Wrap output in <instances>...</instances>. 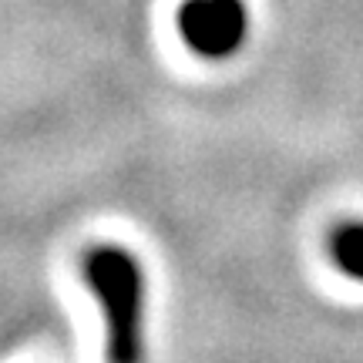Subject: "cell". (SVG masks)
Listing matches in <instances>:
<instances>
[{
  "label": "cell",
  "instance_id": "6da1fadb",
  "mask_svg": "<svg viewBox=\"0 0 363 363\" xmlns=\"http://www.w3.org/2000/svg\"><path fill=\"white\" fill-rule=\"evenodd\" d=\"M84 279L104 306L108 363H142L145 279L135 256L118 246L88 249L84 252Z\"/></svg>",
  "mask_w": 363,
  "mask_h": 363
},
{
  "label": "cell",
  "instance_id": "7a4b0ae2",
  "mask_svg": "<svg viewBox=\"0 0 363 363\" xmlns=\"http://www.w3.org/2000/svg\"><path fill=\"white\" fill-rule=\"evenodd\" d=\"M185 44L202 57H229L246 40V4L242 0H185L179 11Z\"/></svg>",
  "mask_w": 363,
  "mask_h": 363
},
{
  "label": "cell",
  "instance_id": "3957f363",
  "mask_svg": "<svg viewBox=\"0 0 363 363\" xmlns=\"http://www.w3.org/2000/svg\"><path fill=\"white\" fill-rule=\"evenodd\" d=\"M330 256L347 276L363 279V222H343L330 235Z\"/></svg>",
  "mask_w": 363,
  "mask_h": 363
}]
</instances>
